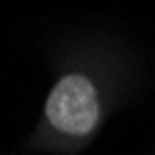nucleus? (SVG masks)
Wrapping results in <instances>:
<instances>
[{
    "mask_svg": "<svg viewBox=\"0 0 155 155\" xmlns=\"http://www.w3.org/2000/svg\"><path fill=\"white\" fill-rule=\"evenodd\" d=\"M103 119L105 100L94 78L86 72H67L53 83L45 100V141L53 144V150L78 152L94 139V133L103 127Z\"/></svg>",
    "mask_w": 155,
    "mask_h": 155,
    "instance_id": "1",
    "label": "nucleus"
}]
</instances>
